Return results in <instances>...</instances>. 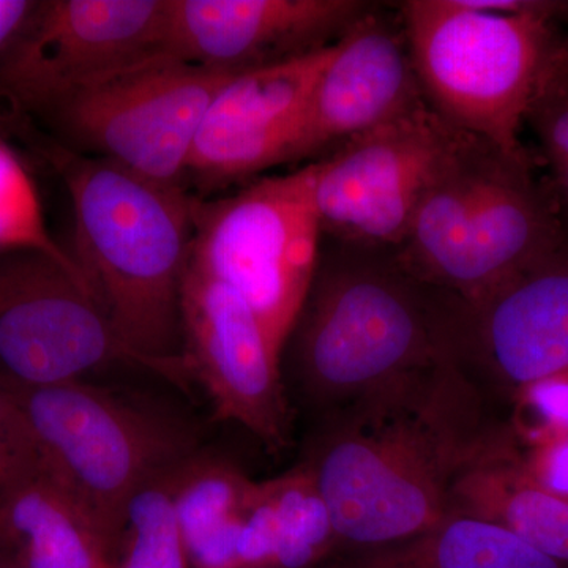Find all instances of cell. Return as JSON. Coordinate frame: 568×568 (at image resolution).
Wrapping results in <instances>:
<instances>
[{
    "instance_id": "1",
    "label": "cell",
    "mask_w": 568,
    "mask_h": 568,
    "mask_svg": "<svg viewBox=\"0 0 568 568\" xmlns=\"http://www.w3.org/2000/svg\"><path fill=\"white\" fill-rule=\"evenodd\" d=\"M519 447L510 417L448 358L310 425L298 465L323 497L342 556L435 528L467 473Z\"/></svg>"
},
{
    "instance_id": "2",
    "label": "cell",
    "mask_w": 568,
    "mask_h": 568,
    "mask_svg": "<svg viewBox=\"0 0 568 568\" xmlns=\"http://www.w3.org/2000/svg\"><path fill=\"white\" fill-rule=\"evenodd\" d=\"M457 304L394 248L324 237L282 353L291 409L310 426L457 358Z\"/></svg>"
},
{
    "instance_id": "3",
    "label": "cell",
    "mask_w": 568,
    "mask_h": 568,
    "mask_svg": "<svg viewBox=\"0 0 568 568\" xmlns=\"http://www.w3.org/2000/svg\"><path fill=\"white\" fill-rule=\"evenodd\" d=\"M58 171L73 207L71 252L93 301L133 353L192 392L183 361L182 290L192 261L194 197L106 160L17 133Z\"/></svg>"
},
{
    "instance_id": "4",
    "label": "cell",
    "mask_w": 568,
    "mask_h": 568,
    "mask_svg": "<svg viewBox=\"0 0 568 568\" xmlns=\"http://www.w3.org/2000/svg\"><path fill=\"white\" fill-rule=\"evenodd\" d=\"M564 203L530 159L459 130L395 253L422 282L473 302L544 252Z\"/></svg>"
},
{
    "instance_id": "5",
    "label": "cell",
    "mask_w": 568,
    "mask_h": 568,
    "mask_svg": "<svg viewBox=\"0 0 568 568\" xmlns=\"http://www.w3.org/2000/svg\"><path fill=\"white\" fill-rule=\"evenodd\" d=\"M425 102L455 129L515 159L545 67L562 37L558 14H504L470 0H407L398 9Z\"/></svg>"
},
{
    "instance_id": "6",
    "label": "cell",
    "mask_w": 568,
    "mask_h": 568,
    "mask_svg": "<svg viewBox=\"0 0 568 568\" xmlns=\"http://www.w3.org/2000/svg\"><path fill=\"white\" fill-rule=\"evenodd\" d=\"M11 392L44 465L118 551L132 497L204 447L186 418L121 388L84 379Z\"/></svg>"
},
{
    "instance_id": "7",
    "label": "cell",
    "mask_w": 568,
    "mask_h": 568,
    "mask_svg": "<svg viewBox=\"0 0 568 568\" xmlns=\"http://www.w3.org/2000/svg\"><path fill=\"white\" fill-rule=\"evenodd\" d=\"M316 163L219 200L194 197L190 267L244 297L282 357L323 245Z\"/></svg>"
},
{
    "instance_id": "8",
    "label": "cell",
    "mask_w": 568,
    "mask_h": 568,
    "mask_svg": "<svg viewBox=\"0 0 568 568\" xmlns=\"http://www.w3.org/2000/svg\"><path fill=\"white\" fill-rule=\"evenodd\" d=\"M234 74L153 54L82 85L29 123L47 126L69 151L183 189L205 111Z\"/></svg>"
},
{
    "instance_id": "9",
    "label": "cell",
    "mask_w": 568,
    "mask_h": 568,
    "mask_svg": "<svg viewBox=\"0 0 568 568\" xmlns=\"http://www.w3.org/2000/svg\"><path fill=\"white\" fill-rule=\"evenodd\" d=\"M170 0H43L0 51V129L160 54Z\"/></svg>"
},
{
    "instance_id": "10",
    "label": "cell",
    "mask_w": 568,
    "mask_h": 568,
    "mask_svg": "<svg viewBox=\"0 0 568 568\" xmlns=\"http://www.w3.org/2000/svg\"><path fill=\"white\" fill-rule=\"evenodd\" d=\"M162 377L115 334L84 280L54 257L0 253V384L26 390L110 369Z\"/></svg>"
},
{
    "instance_id": "11",
    "label": "cell",
    "mask_w": 568,
    "mask_h": 568,
    "mask_svg": "<svg viewBox=\"0 0 568 568\" xmlns=\"http://www.w3.org/2000/svg\"><path fill=\"white\" fill-rule=\"evenodd\" d=\"M455 355L504 414L530 384L568 369V204L544 252L476 301L458 298Z\"/></svg>"
},
{
    "instance_id": "12",
    "label": "cell",
    "mask_w": 568,
    "mask_h": 568,
    "mask_svg": "<svg viewBox=\"0 0 568 568\" xmlns=\"http://www.w3.org/2000/svg\"><path fill=\"white\" fill-rule=\"evenodd\" d=\"M458 132L424 102L315 160L324 237L395 250Z\"/></svg>"
},
{
    "instance_id": "13",
    "label": "cell",
    "mask_w": 568,
    "mask_h": 568,
    "mask_svg": "<svg viewBox=\"0 0 568 568\" xmlns=\"http://www.w3.org/2000/svg\"><path fill=\"white\" fill-rule=\"evenodd\" d=\"M183 361L219 420L233 422L271 454L293 443L282 357L241 294L189 268L182 290Z\"/></svg>"
},
{
    "instance_id": "14",
    "label": "cell",
    "mask_w": 568,
    "mask_h": 568,
    "mask_svg": "<svg viewBox=\"0 0 568 568\" xmlns=\"http://www.w3.org/2000/svg\"><path fill=\"white\" fill-rule=\"evenodd\" d=\"M362 0H170L160 54L246 71L338 43L372 9Z\"/></svg>"
},
{
    "instance_id": "15",
    "label": "cell",
    "mask_w": 568,
    "mask_h": 568,
    "mask_svg": "<svg viewBox=\"0 0 568 568\" xmlns=\"http://www.w3.org/2000/svg\"><path fill=\"white\" fill-rule=\"evenodd\" d=\"M336 44L235 73L205 111L186 179L213 189L290 163L310 95Z\"/></svg>"
},
{
    "instance_id": "16",
    "label": "cell",
    "mask_w": 568,
    "mask_h": 568,
    "mask_svg": "<svg viewBox=\"0 0 568 568\" xmlns=\"http://www.w3.org/2000/svg\"><path fill=\"white\" fill-rule=\"evenodd\" d=\"M424 102L402 18L372 7L338 41L317 80L290 163L324 159Z\"/></svg>"
},
{
    "instance_id": "17",
    "label": "cell",
    "mask_w": 568,
    "mask_h": 568,
    "mask_svg": "<svg viewBox=\"0 0 568 568\" xmlns=\"http://www.w3.org/2000/svg\"><path fill=\"white\" fill-rule=\"evenodd\" d=\"M118 555L41 457L0 481V556L11 568H115Z\"/></svg>"
},
{
    "instance_id": "18",
    "label": "cell",
    "mask_w": 568,
    "mask_h": 568,
    "mask_svg": "<svg viewBox=\"0 0 568 568\" xmlns=\"http://www.w3.org/2000/svg\"><path fill=\"white\" fill-rule=\"evenodd\" d=\"M338 556L331 515L304 466L254 484L239 568H320Z\"/></svg>"
},
{
    "instance_id": "19",
    "label": "cell",
    "mask_w": 568,
    "mask_h": 568,
    "mask_svg": "<svg viewBox=\"0 0 568 568\" xmlns=\"http://www.w3.org/2000/svg\"><path fill=\"white\" fill-rule=\"evenodd\" d=\"M254 484L237 463L205 447L178 467L173 504L190 568H239Z\"/></svg>"
},
{
    "instance_id": "20",
    "label": "cell",
    "mask_w": 568,
    "mask_h": 568,
    "mask_svg": "<svg viewBox=\"0 0 568 568\" xmlns=\"http://www.w3.org/2000/svg\"><path fill=\"white\" fill-rule=\"evenodd\" d=\"M452 514L500 526L568 566V500L529 477L521 465V447L467 473L455 488Z\"/></svg>"
},
{
    "instance_id": "21",
    "label": "cell",
    "mask_w": 568,
    "mask_h": 568,
    "mask_svg": "<svg viewBox=\"0 0 568 568\" xmlns=\"http://www.w3.org/2000/svg\"><path fill=\"white\" fill-rule=\"evenodd\" d=\"M324 568H568L485 519L448 515L402 544L342 555Z\"/></svg>"
},
{
    "instance_id": "22",
    "label": "cell",
    "mask_w": 568,
    "mask_h": 568,
    "mask_svg": "<svg viewBox=\"0 0 568 568\" xmlns=\"http://www.w3.org/2000/svg\"><path fill=\"white\" fill-rule=\"evenodd\" d=\"M178 467L153 478L130 500L115 568H190L173 504Z\"/></svg>"
},
{
    "instance_id": "23",
    "label": "cell",
    "mask_w": 568,
    "mask_h": 568,
    "mask_svg": "<svg viewBox=\"0 0 568 568\" xmlns=\"http://www.w3.org/2000/svg\"><path fill=\"white\" fill-rule=\"evenodd\" d=\"M10 252L48 254L82 278L69 250L48 230L31 173L17 151L0 136V253Z\"/></svg>"
},
{
    "instance_id": "24",
    "label": "cell",
    "mask_w": 568,
    "mask_h": 568,
    "mask_svg": "<svg viewBox=\"0 0 568 568\" xmlns=\"http://www.w3.org/2000/svg\"><path fill=\"white\" fill-rule=\"evenodd\" d=\"M545 159H568V39H560L526 112Z\"/></svg>"
},
{
    "instance_id": "25",
    "label": "cell",
    "mask_w": 568,
    "mask_h": 568,
    "mask_svg": "<svg viewBox=\"0 0 568 568\" xmlns=\"http://www.w3.org/2000/svg\"><path fill=\"white\" fill-rule=\"evenodd\" d=\"M510 418L519 443L568 435V369L530 384L515 399Z\"/></svg>"
},
{
    "instance_id": "26",
    "label": "cell",
    "mask_w": 568,
    "mask_h": 568,
    "mask_svg": "<svg viewBox=\"0 0 568 568\" xmlns=\"http://www.w3.org/2000/svg\"><path fill=\"white\" fill-rule=\"evenodd\" d=\"M40 458L21 407L9 387L0 384V481Z\"/></svg>"
},
{
    "instance_id": "27",
    "label": "cell",
    "mask_w": 568,
    "mask_h": 568,
    "mask_svg": "<svg viewBox=\"0 0 568 568\" xmlns=\"http://www.w3.org/2000/svg\"><path fill=\"white\" fill-rule=\"evenodd\" d=\"M521 465L537 485L568 500V435L521 444Z\"/></svg>"
},
{
    "instance_id": "28",
    "label": "cell",
    "mask_w": 568,
    "mask_h": 568,
    "mask_svg": "<svg viewBox=\"0 0 568 568\" xmlns=\"http://www.w3.org/2000/svg\"><path fill=\"white\" fill-rule=\"evenodd\" d=\"M36 3V0H0V51L20 31Z\"/></svg>"
},
{
    "instance_id": "29",
    "label": "cell",
    "mask_w": 568,
    "mask_h": 568,
    "mask_svg": "<svg viewBox=\"0 0 568 568\" xmlns=\"http://www.w3.org/2000/svg\"><path fill=\"white\" fill-rule=\"evenodd\" d=\"M551 185L559 194L560 200L568 204V159L547 160Z\"/></svg>"
},
{
    "instance_id": "30",
    "label": "cell",
    "mask_w": 568,
    "mask_h": 568,
    "mask_svg": "<svg viewBox=\"0 0 568 568\" xmlns=\"http://www.w3.org/2000/svg\"><path fill=\"white\" fill-rule=\"evenodd\" d=\"M0 568H11L10 564L0 556Z\"/></svg>"
},
{
    "instance_id": "31",
    "label": "cell",
    "mask_w": 568,
    "mask_h": 568,
    "mask_svg": "<svg viewBox=\"0 0 568 568\" xmlns=\"http://www.w3.org/2000/svg\"><path fill=\"white\" fill-rule=\"evenodd\" d=\"M320 568H324V567H320Z\"/></svg>"
}]
</instances>
